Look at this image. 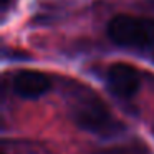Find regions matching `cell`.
I'll return each mask as SVG.
<instances>
[{"label": "cell", "mask_w": 154, "mask_h": 154, "mask_svg": "<svg viewBox=\"0 0 154 154\" xmlns=\"http://www.w3.org/2000/svg\"><path fill=\"white\" fill-rule=\"evenodd\" d=\"M51 86V81L47 75L33 70H23L18 71L14 78V90L18 96L35 100L45 94Z\"/></svg>", "instance_id": "4"}, {"label": "cell", "mask_w": 154, "mask_h": 154, "mask_svg": "<svg viewBox=\"0 0 154 154\" xmlns=\"http://www.w3.org/2000/svg\"><path fill=\"white\" fill-rule=\"evenodd\" d=\"M71 116L81 129L103 137L118 136L124 129L106 104L94 93L81 86L71 94Z\"/></svg>", "instance_id": "1"}, {"label": "cell", "mask_w": 154, "mask_h": 154, "mask_svg": "<svg viewBox=\"0 0 154 154\" xmlns=\"http://www.w3.org/2000/svg\"><path fill=\"white\" fill-rule=\"evenodd\" d=\"M108 86L114 94L121 98H129L139 90V73L136 68L126 63H116L108 70Z\"/></svg>", "instance_id": "3"}, {"label": "cell", "mask_w": 154, "mask_h": 154, "mask_svg": "<svg viewBox=\"0 0 154 154\" xmlns=\"http://www.w3.org/2000/svg\"><path fill=\"white\" fill-rule=\"evenodd\" d=\"M108 37L121 47L147 48L154 45V20L133 15H118L108 23Z\"/></svg>", "instance_id": "2"}]
</instances>
